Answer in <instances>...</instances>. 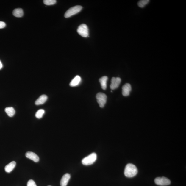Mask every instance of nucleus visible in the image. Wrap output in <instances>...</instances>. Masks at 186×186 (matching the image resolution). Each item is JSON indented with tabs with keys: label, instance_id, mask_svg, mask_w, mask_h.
<instances>
[{
	"label": "nucleus",
	"instance_id": "13",
	"mask_svg": "<svg viewBox=\"0 0 186 186\" xmlns=\"http://www.w3.org/2000/svg\"><path fill=\"white\" fill-rule=\"evenodd\" d=\"M16 165V163L15 161L11 162L8 165H6L5 168V171L7 173H10L14 169Z\"/></svg>",
	"mask_w": 186,
	"mask_h": 186
},
{
	"label": "nucleus",
	"instance_id": "20",
	"mask_svg": "<svg viewBox=\"0 0 186 186\" xmlns=\"http://www.w3.org/2000/svg\"><path fill=\"white\" fill-rule=\"evenodd\" d=\"M27 186H37V185L34 180H30L28 181Z\"/></svg>",
	"mask_w": 186,
	"mask_h": 186
},
{
	"label": "nucleus",
	"instance_id": "8",
	"mask_svg": "<svg viewBox=\"0 0 186 186\" xmlns=\"http://www.w3.org/2000/svg\"><path fill=\"white\" fill-rule=\"evenodd\" d=\"M26 157L35 162H37L39 160V157L36 154L32 152H28L26 154Z\"/></svg>",
	"mask_w": 186,
	"mask_h": 186
},
{
	"label": "nucleus",
	"instance_id": "16",
	"mask_svg": "<svg viewBox=\"0 0 186 186\" xmlns=\"http://www.w3.org/2000/svg\"><path fill=\"white\" fill-rule=\"evenodd\" d=\"M5 111L9 117H12L15 113V111L13 107H7L5 109Z\"/></svg>",
	"mask_w": 186,
	"mask_h": 186
},
{
	"label": "nucleus",
	"instance_id": "11",
	"mask_svg": "<svg viewBox=\"0 0 186 186\" xmlns=\"http://www.w3.org/2000/svg\"><path fill=\"white\" fill-rule=\"evenodd\" d=\"M48 97L46 95H41L36 100L35 104L36 105L38 106L43 104L46 101Z\"/></svg>",
	"mask_w": 186,
	"mask_h": 186
},
{
	"label": "nucleus",
	"instance_id": "7",
	"mask_svg": "<svg viewBox=\"0 0 186 186\" xmlns=\"http://www.w3.org/2000/svg\"><path fill=\"white\" fill-rule=\"evenodd\" d=\"M121 79L119 77H113L112 78L110 87L111 90H115L119 87L121 83Z\"/></svg>",
	"mask_w": 186,
	"mask_h": 186
},
{
	"label": "nucleus",
	"instance_id": "21",
	"mask_svg": "<svg viewBox=\"0 0 186 186\" xmlns=\"http://www.w3.org/2000/svg\"><path fill=\"white\" fill-rule=\"evenodd\" d=\"M6 24L4 22L0 21V29H3L6 27Z\"/></svg>",
	"mask_w": 186,
	"mask_h": 186
},
{
	"label": "nucleus",
	"instance_id": "23",
	"mask_svg": "<svg viewBox=\"0 0 186 186\" xmlns=\"http://www.w3.org/2000/svg\"><path fill=\"white\" fill-rule=\"evenodd\" d=\"M50 186V185H49V186Z\"/></svg>",
	"mask_w": 186,
	"mask_h": 186
},
{
	"label": "nucleus",
	"instance_id": "19",
	"mask_svg": "<svg viewBox=\"0 0 186 186\" xmlns=\"http://www.w3.org/2000/svg\"><path fill=\"white\" fill-rule=\"evenodd\" d=\"M43 1L45 5L48 6L54 5L56 3L55 0H44Z\"/></svg>",
	"mask_w": 186,
	"mask_h": 186
},
{
	"label": "nucleus",
	"instance_id": "6",
	"mask_svg": "<svg viewBox=\"0 0 186 186\" xmlns=\"http://www.w3.org/2000/svg\"><path fill=\"white\" fill-rule=\"evenodd\" d=\"M77 32L81 36L84 37L88 36V29L87 26L85 24H82L79 26Z\"/></svg>",
	"mask_w": 186,
	"mask_h": 186
},
{
	"label": "nucleus",
	"instance_id": "17",
	"mask_svg": "<svg viewBox=\"0 0 186 186\" xmlns=\"http://www.w3.org/2000/svg\"><path fill=\"white\" fill-rule=\"evenodd\" d=\"M45 112V110L43 109H39L37 112L36 113L35 116L38 119H41L43 117V115Z\"/></svg>",
	"mask_w": 186,
	"mask_h": 186
},
{
	"label": "nucleus",
	"instance_id": "12",
	"mask_svg": "<svg viewBox=\"0 0 186 186\" xmlns=\"http://www.w3.org/2000/svg\"><path fill=\"white\" fill-rule=\"evenodd\" d=\"M81 81V78L79 76H76L71 81L70 84V86L72 87H75L79 84Z\"/></svg>",
	"mask_w": 186,
	"mask_h": 186
},
{
	"label": "nucleus",
	"instance_id": "15",
	"mask_svg": "<svg viewBox=\"0 0 186 186\" xmlns=\"http://www.w3.org/2000/svg\"><path fill=\"white\" fill-rule=\"evenodd\" d=\"M13 15L16 17H21L24 15L23 11L21 8L15 9L13 12Z\"/></svg>",
	"mask_w": 186,
	"mask_h": 186
},
{
	"label": "nucleus",
	"instance_id": "3",
	"mask_svg": "<svg viewBox=\"0 0 186 186\" xmlns=\"http://www.w3.org/2000/svg\"><path fill=\"white\" fill-rule=\"evenodd\" d=\"M82 6L78 5L73 7L65 12V18H69V17L73 16V15L77 14L82 9Z\"/></svg>",
	"mask_w": 186,
	"mask_h": 186
},
{
	"label": "nucleus",
	"instance_id": "1",
	"mask_svg": "<svg viewBox=\"0 0 186 186\" xmlns=\"http://www.w3.org/2000/svg\"><path fill=\"white\" fill-rule=\"evenodd\" d=\"M138 170L137 168L132 164H127L125 168L124 174L128 178H132L137 174Z\"/></svg>",
	"mask_w": 186,
	"mask_h": 186
},
{
	"label": "nucleus",
	"instance_id": "22",
	"mask_svg": "<svg viewBox=\"0 0 186 186\" xmlns=\"http://www.w3.org/2000/svg\"><path fill=\"white\" fill-rule=\"evenodd\" d=\"M3 65H2V63L1 62V60H0V70L1 69L3 68Z\"/></svg>",
	"mask_w": 186,
	"mask_h": 186
},
{
	"label": "nucleus",
	"instance_id": "14",
	"mask_svg": "<svg viewBox=\"0 0 186 186\" xmlns=\"http://www.w3.org/2000/svg\"><path fill=\"white\" fill-rule=\"evenodd\" d=\"M108 78L107 76H104L100 78L99 80L102 88L106 90L107 87V82Z\"/></svg>",
	"mask_w": 186,
	"mask_h": 186
},
{
	"label": "nucleus",
	"instance_id": "5",
	"mask_svg": "<svg viewBox=\"0 0 186 186\" xmlns=\"http://www.w3.org/2000/svg\"><path fill=\"white\" fill-rule=\"evenodd\" d=\"M156 185L160 186H167L171 184V181L169 179L165 177H157L154 180Z\"/></svg>",
	"mask_w": 186,
	"mask_h": 186
},
{
	"label": "nucleus",
	"instance_id": "18",
	"mask_svg": "<svg viewBox=\"0 0 186 186\" xmlns=\"http://www.w3.org/2000/svg\"><path fill=\"white\" fill-rule=\"evenodd\" d=\"M149 0H143V1H140L138 3V5L139 7L141 8H143L149 2Z\"/></svg>",
	"mask_w": 186,
	"mask_h": 186
},
{
	"label": "nucleus",
	"instance_id": "10",
	"mask_svg": "<svg viewBox=\"0 0 186 186\" xmlns=\"http://www.w3.org/2000/svg\"><path fill=\"white\" fill-rule=\"evenodd\" d=\"M71 177V175L69 174H66L63 175L60 181L61 186H67Z\"/></svg>",
	"mask_w": 186,
	"mask_h": 186
},
{
	"label": "nucleus",
	"instance_id": "4",
	"mask_svg": "<svg viewBox=\"0 0 186 186\" xmlns=\"http://www.w3.org/2000/svg\"><path fill=\"white\" fill-rule=\"evenodd\" d=\"M96 98L100 107L101 108H103L107 102V96L104 93H98L96 95Z\"/></svg>",
	"mask_w": 186,
	"mask_h": 186
},
{
	"label": "nucleus",
	"instance_id": "9",
	"mask_svg": "<svg viewBox=\"0 0 186 186\" xmlns=\"http://www.w3.org/2000/svg\"><path fill=\"white\" fill-rule=\"evenodd\" d=\"M122 93L124 96H128L129 95L131 90V85L129 84H125L122 87Z\"/></svg>",
	"mask_w": 186,
	"mask_h": 186
},
{
	"label": "nucleus",
	"instance_id": "2",
	"mask_svg": "<svg viewBox=\"0 0 186 186\" xmlns=\"http://www.w3.org/2000/svg\"><path fill=\"white\" fill-rule=\"evenodd\" d=\"M97 158V154L95 153H93L83 159L82 160V163L85 165H90L95 162Z\"/></svg>",
	"mask_w": 186,
	"mask_h": 186
}]
</instances>
